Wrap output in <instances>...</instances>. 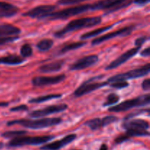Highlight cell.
Instances as JSON below:
<instances>
[{
  "mask_svg": "<svg viewBox=\"0 0 150 150\" xmlns=\"http://www.w3.org/2000/svg\"><path fill=\"white\" fill-rule=\"evenodd\" d=\"M102 21V18L100 16H95V17L82 18L76 19L70 21L65 27L63 28L61 30L55 32L54 35L56 38H62L67 33L72 32L80 30V29H85V28L92 27L100 24Z\"/></svg>",
  "mask_w": 150,
  "mask_h": 150,
  "instance_id": "1",
  "label": "cell"
},
{
  "mask_svg": "<svg viewBox=\"0 0 150 150\" xmlns=\"http://www.w3.org/2000/svg\"><path fill=\"white\" fill-rule=\"evenodd\" d=\"M62 122V119L59 117L54 118H43L37 120H17L10 121L7 122V125L12 126L15 125H18L23 127L29 129H38L47 128V127H52V126L59 125Z\"/></svg>",
  "mask_w": 150,
  "mask_h": 150,
  "instance_id": "2",
  "label": "cell"
},
{
  "mask_svg": "<svg viewBox=\"0 0 150 150\" xmlns=\"http://www.w3.org/2000/svg\"><path fill=\"white\" fill-rule=\"evenodd\" d=\"M54 139L53 136H19L14 138L8 142L7 146L8 147H20L23 146H29V145H37L43 144L47 143L51 140Z\"/></svg>",
  "mask_w": 150,
  "mask_h": 150,
  "instance_id": "3",
  "label": "cell"
},
{
  "mask_svg": "<svg viewBox=\"0 0 150 150\" xmlns=\"http://www.w3.org/2000/svg\"><path fill=\"white\" fill-rule=\"evenodd\" d=\"M89 10H92V4H82V5L69 7L67 9L60 10V11H54L48 14L45 18H48L49 20H59V19L64 20V19H67L73 17V16L81 14L85 12L89 11Z\"/></svg>",
  "mask_w": 150,
  "mask_h": 150,
  "instance_id": "4",
  "label": "cell"
},
{
  "mask_svg": "<svg viewBox=\"0 0 150 150\" xmlns=\"http://www.w3.org/2000/svg\"><path fill=\"white\" fill-rule=\"evenodd\" d=\"M150 102V96L149 94L142 95L134 99L127 100L124 101L120 104L115 105L114 106L108 108V111L110 112H122V111H125L127 110H130L133 108L140 106H144L148 105Z\"/></svg>",
  "mask_w": 150,
  "mask_h": 150,
  "instance_id": "5",
  "label": "cell"
},
{
  "mask_svg": "<svg viewBox=\"0 0 150 150\" xmlns=\"http://www.w3.org/2000/svg\"><path fill=\"white\" fill-rule=\"evenodd\" d=\"M150 71V65L149 63H147L145 65L142 66V67H139V68L134 69V70H130L126 73H121V74H118L117 76H114L111 77L110 79H108L107 83H112L114 81H127L129 79H139V78H142L143 76H146L149 74Z\"/></svg>",
  "mask_w": 150,
  "mask_h": 150,
  "instance_id": "6",
  "label": "cell"
},
{
  "mask_svg": "<svg viewBox=\"0 0 150 150\" xmlns=\"http://www.w3.org/2000/svg\"><path fill=\"white\" fill-rule=\"evenodd\" d=\"M130 4L127 0H100L92 4V10H108V13H110L127 7Z\"/></svg>",
  "mask_w": 150,
  "mask_h": 150,
  "instance_id": "7",
  "label": "cell"
},
{
  "mask_svg": "<svg viewBox=\"0 0 150 150\" xmlns=\"http://www.w3.org/2000/svg\"><path fill=\"white\" fill-rule=\"evenodd\" d=\"M56 9H57L56 5H51V4L40 5L31 9L26 13H23V16L33 18H45L48 14L54 12Z\"/></svg>",
  "mask_w": 150,
  "mask_h": 150,
  "instance_id": "8",
  "label": "cell"
},
{
  "mask_svg": "<svg viewBox=\"0 0 150 150\" xmlns=\"http://www.w3.org/2000/svg\"><path fill=\"white\" fill-rule=\"evenodd\" d=\"M133 29H134L133 26H127V27H124L122 29L115 31V32L105 34V35H103V36L100 37V38L93 40L92 42V45H97L98 44H100L102 42H105V41L113 39L114 38H117V37H125L127 36V35H130L131 34V32H133Z\"/></svg>",
  "mask_w": 150,
  "mask_h": 150,
  "instance_id": "9",
  "label": "cell"
},
{
  "mask_svg": "<svg viewBox=\"0 0 150 150\" xmlns=\"http://www.w3.org/2000/svg\"><path fill=\"white\" fill-rule=\"evenodd\" d=\"M67 108V105L66 104H58V105H53L51 106H48L46 108L42 109L35 110L29 114V116L32 118H40L43 117L45 116L50 115V114H57L64 111Z\"/></svg>",
  "mask_w": 150,
  "mask_h": 150,
  "instance_id": "10",
  "label": "cell"
},
{
  "mask_svg": "<svg viewBox=\"0 0 150 150\" xmlns=\"http://www.w3.org/2000/svg\"><path fill=\"white\" fill-rule=\"evenodd\" d=\"M107 84H108L107 82H100V83L99 82H92L90 79L79 86L74 92V95L76 97L83 96L86 94L94 92L97 89L104 87Z\"/></svg>",
  "mask_w": 150,
  "mask_h": 150,
  "instance_id": "11",
  "label": "cell"
},
{
  "mask_svg": "<svg viewBox=\"0 0 150 150\" xmlns=\"http://www.w3.org/2000/svg\"><path fill=\"white\" fill-rule=\"evenodd\" d=\"M64 74L58 75L55 76H38L32 80V83L35 86H50L61 83L65 79Z\"/></svg>",
  "mask_w": 150,
  "mask_h": 150,
  "instance_id": "12",
  "label": "cell"
},
{
  "mask_svg": "<svg viewBox=\"0 0 150 150\" xmlns=\"http://www.w3.org/2000/svg\"><path fill=\"white\" fill-rule=\"evenodd\" d=\"M140 48H139V47H136V48H131V49L128 50L127 51L125 52L124 54H122L121 56H120L118 58L116 59L115 60H114L112 62L110 63V64L106 67L105 70H113V69H115L117 68V67H120V65H122V64H123L124 63H125L126 62L130 60L132 57H133L135 55H136L137 53L139 52Z\"/></svg>",
  "mask_w": 150,
  "mask_h": 150,
  "instance_id": "13",
  "label": "cell"
},
{
  "mask_svg": "<svg viewBox=\"0 0 150 150\" xmlns=\"http://www.w3.org/2000/svg\"><path fill=\"white\" fill-rule=\"evenodd\" d=\"M99 60L97 55H89L80 59L70 66V70H81L96 64Z\"/></svg>",
  "mask_w": 150,
  "mask_h": 150,
  "instance_id": "14",
  "label": "cell"
},
{
  "mask_svg": "<svg viewBox=\"0 0 150 150\" xmlns=\"http://www.w3.org/2000/svg\"><path fill=\"white\" fill-rule=\"evenodd\" d=\"M76 139V134H70L66 136L63 139H60V140L57 141V142H52V143L48 144L44 146H41V150H59L62 148L64 147L67 146V144L73 142L75 139Z\"/></svg>",
  "mask_w": 150,
  "mask_h": 150,
  "instance_id": "15",
  "label": "cell"
},
{
  "mask_svg": "<svg viewBox=\"0 0 150 150\" xmlns=\"http://www.w3.org/2000/svg\"><path fill=\"white\" fill-rule=\"evenodd\" d=\"M123 127L125 130H147L149 127V122L144 120L136 119V120H127L123 123Z\"/></svg>",
  "mask_w": 150,
  "mask_h": 150,
  "instance_id": "16",
  "label": "cell"
},
{
  "mask_svg": "<svg viewBox=\"0 0 150 150\" xmlns=\"http://www.w3.org/2000/svg\"><path fill=\"white\" fill-rule=\"evenodd\" d=\"M18 10V8L13 4L0 1V18L13 17L17 14Z\"/></svg>",
  "mask_w": 150,
  "mask_h": 150,
  "instance_id": "17",
  "label": "cell"
},
{
  "mask_svg": "<svg viewBox=\"0 0 150 150\" xmlns=\"http://www.w3.org/2000/svg\"><path fill=\"white\" fill-rule=\"evenodd\" d=\"M21 33V29L9 23L0 24V38L16 36Z\"/></svg>",
  "mask_w": 150,
  "mask_h": 150,
  "instance_id": "18",
  "label": "cell"
},
{
  "mask_svg": "<svg viewBox=\"0 0 150 150\" xmlns=\"http://www.w3.org/2000/svg\"><path fill=\"white\" fill-rule=\"evenodd\" d=\"M62 61H57L54 62L48 63V64H43L39 68V71L43 73H54V72L59 71L63 66Z\"/></svg>",
  "mask_w": 150,
  "mask_h": 150,
  "instance_id": "19",
  "label": "cell"
},
{
  "mask_svg": "<svg viewBox=\"0 0 150 150\" xmlns=\"http://www.w3.org/2000/svg\"><path fill=\"white\" fill-rule=\"evenodd\" d=\"M25 59L22 57L16 55H10L7 57H0V64L7 65H17L24 62Z\"/></svg>",
  "mask_w": 150,
  "mask_h": 150,
  "instance_id": "20",
  "label": "cell"
},
{
  "mask_svg": "<svg viewBox=\"0 0 150 150\" xmlns=\"http://www.w3.org/2000/svg\"><path fill=\"white\" fill-rule=\"evenodd\" d=\"M113 26H114V25L104 26V27H102V28H98V29H95V30H92L91 31V32H86V33L83 34V35H82L81 36L80 38L81 40H84L89 39V38H95V37L98 36V35H100V34L103 33V32L111 29Z\"/></svg>",
  "mask_w": 150,
  "mask_h": 150,
  "instance_id": "21",
  "label": "cell"
},
{
  "mask_svg": "<svg viewBox=\"0 0 150 150\" xmlns=\"http://www.w3.org/2000/svg\"><path fill=\"white\" fill-rule=\"evenodd\" d=\"M62 97L61 94H51V95H44V96L38 97V98H32L29 101L30 103H41L47 102V101L51 100L58 99Z\"/></svg>",
  "mask_w": 150,
  "mask_h": 150,
  "instance_id": "22",
  "label": "cell"
},
{
  "mask_svg": "<svg viewBox=\"0 0 150 150\" xmlns=\"http://www.w3.org/2000/svg\"><path fill=\"white\" fill-rule=\"evenodd\" d=\"M54 45V41L51 39H42L37 45V48L40 51H47L51 49Z\"/></svg>",
  "mask_w": 150,
  "mask_h": 150,
  "instance_id": "23",
  "label": "cell"
},
{
  "mask_svg": "<svg viewBox=\"0 0 150 150\" xmlns=\"http://www.w3.org/2000/svg\"><path fill=\"white\" fill-rule=\"evenodd\" d=\"M86 42H76L68 44V45L64 46L61 50H60V53H61V54H64V53L69 52V51H70L79 49V48L84 46V45H86Z\"/></svg>",
  "mask_w": 150,
  "mask_h": 150,
  "instance_id": "24",
  "label": "cell"
},
{
  "mask_svg": "<svg viewBox=\"0 0 150 150\" xmlns=\"http://www.w3.org/2000/svg\"><path fill=\"white\" fill-rule=\"evenodd\" d=\"M125 134L130 137H142V136H149V133L146 130H126Z\"/></svg>",
  "mask_w": 150,
  "mask_h": 150,
  "instance_id": "25",
  "label": "cell"
},
{
  "mask_svg": "<svg viewBox=\"0 0 150 150\" xmlns=\"http://www.w3.org/2000/svg\"><path fill=\"white\" fill-rule=\"evenodd\" d=\"M85 125L88 126L92 130H97L102 127V120L100 118H95L86 122Z\"/></svg>",
  "mask_w": 150,
  "mask_h": 150,
  "instance_id": "26",
  "label": "cell"
},
{
  "mask_svg": "<svg viewBox=\"0 0 150 150\" xmlns=\"http://www.w3.org/2000/svg\"><path fill=\"white\" fill-rule=\"evenodd\" d=\"M26 133H27L26 131H23V130H14V131L5 132L1 136L2 137L7 138V139H14V138L19 137V136H24Z\"/></svg>",
  "mask_w": 150,
  "mask_h": 150,
  "instance_id": "27",
  "label": "cell"
},
{
  "mask_svg": "<svg viewBox=\"0 0 150 150\" xmlns=\"http://www.w3.org/2000/svg\"><path fill=\"white\" fill-rule=\"evenodd\" d=\"M20 54L21 57H24V58L31 57L33 54V51H32L31 45L29 44H24V45H22L20 49Z\"/></svg>",
  "mask_w": 150,
  "mask_h": 150,
  "instance_id": "28",
  "label": "cell"
},
{
  "mask_svg": "<svg viewBox=\"0 0 150 150\" xmlns=\"http://www.w3.org/2000/svg\"><path fill=\"white\" fill-rule=\"evenodd\" d=\"M119 101H120V97L117 94H110L108 98H106V101L104 103L103 105L104 106H108V105H114V104H117Z\"/></svg>",
  "mask_w": 150,
  "mask_h": 150,
  "instance_id": "29",
  "label": "cell"
},
{
  "mask_svg": "<svg viewBox=\"0 0 150 150\" xmlns=\"http://www.w3.org/2000/svg\"><path fill=\"white\" fill-rule=\"evenodd\" d=\"M102 120V127H105L107 125L116 122L118 120V118L115 116H106L104 118L101 119Z\"/></svg>",
  "mask_w": 150,
  "mask_h": 150,
  "instance_id": "30",
  "label": "cell"
},
{
  "mask_svg": "<svg viewBox=\"0 0 150 150\" xmlns=\"http://www.w3.org/2000/svg\"><path fill=\"white\" fill-rule=\"evenodd\" d=\"M111 87L115 88V89H121L127 87L129 86V83L126 81H114L111 83L110 84Z\"/></svg>",
  "mask_w": 150,
  "mask_h": 150,
  "instance_id": "31",
  "label": "cell"
},
{
  "mask_svg": "<svg viewBox=\"0 0 150 150\" xmlns=\"http://www.w3.org/2000/svg\"><path fill=\"white\" fill-rule=\"evenodd\" d=\"M86 1H89V0H59L58 4L61 5H72V4H77Z\"/></svg>",
  "mask_w": 150,
  "mask_h": 150,
  "instance_id": "32",
  "label": "cell"
},
{
  "mask_svg": "<svg viewBox=\"0 0 150 150\" xmlns=\"http://www.w3.org/2000/svg\"><path fill=\"white\" fill-rule=\"evenodd\" d=\"M18 39V37L13 36V37H6V38H0V45H4V44L8 43V42H13Z\"/></svg>",
  "mask_w": 150,
  "mask_h": 150,
  "instance_id": "33",
  "label": "cell"
},
{
  "mask_svg": "<svg viewBox=\"0 0 150 150\" xmlns=\"http://www.w3.org/2000/svg\"><path fill=\"white\" fill-rule=\"evenodd\" d=\"M129 139H130V138H129L128 136H127V135L125 133V134L121 135V136H120L119 137H117V139H115V142H116V144H122V143H123V142H126V141L128 140Z\"/></svg>",
  "mask_w": 150,
  "mask_h": 150,
  "instance_id": "34",
  "label": "cell"
},
{
  "mask_svg": "<svg viewBox=\"0 0 150 150\" xmlns=\"http://www.w3.org/2000/svg\"><path fill=\"white\" fill-rule=\"evenodd\" d=\"M146 39H147L146 37H142V38H138V39H136V42H135V45H136V47H139V48H141V47L142 46V45L146 42Z\"/></svg>",
  "mask_w": 150,
  "mask_h": 150,
  "instance_id": "35",
  "label": "cell"
},
{
  "mask_svg": "<svg viewBox=\"0 0 150 150\" xmlns=\"http://www.w3.org/2000/svg\"><path fill=\"white\" fill-rule=\"evenodd\" d=\"M28 110V106L26 105H18V106L13 107L10 109L11 111H27Z\"/></svg>",
  "mask_w": 150,
  "mask_h": 150,
  "instance_id": "36",
  "label": "cell"
},
{
  "mask_svg": "<svg viewBox=\"0 0 150 150\" xmlns=\"http://www.w3.org/2000/svg\"><path fill=\"white\" fill-rule=\"evenodd\" d=\"M142 89L145 91H149L150 89V80L149 79H146L142 83Z\"/></svg>",
  "mask_w": 150,
  "mask_h": 150,
  "instance_id": "37",
  "label": "cell"
},
{
  "mask_svg": "<svg viewBox=\"0 0 150 150\" xmlns=\"http://www.w3.org/2000/svg\"><path fill=\"white\" fill-rule=\"evenodd\" d=\"M149 55H150V49L149 47L145 48V49L143 51H142V53H141V56H142V57H149Z\"/></svg>",
  "mask_w": 150,
  "mask_h": 150,
  "instance_id": "38",
  "label": "cell"
},
{
  "mask_svg": "<svg viewBox=\"0 0 150 150\" xmlns=\"http://www.w3.org/2000/svg\"><path fill=\"white\" fill-rule=\"evenodd\" d=\"M149 2V0H134V3L139 5H145Z\"/></svg>",
  "mask_w": 150,
  "mask_h": 150,
  "instance_id": "39",
  "label": "cell"
},
{
  "mask_svg": "<svg viewBox=\"0 0 150 150\" xmlns=\"http://www.w3.org/2000/svg\"><path fill=\"white\" fill-rule=\"evenodd\" d=\"M99 150H108V146H107L106 144H103L101 145V146L100 147Z\"/></svg>",
  "mask_w": 150,
  "mask_h": 150,
  "instance_id": "40",
  "label": "cell"
},
{
  "mask_svg": "<svg viewBox=\"0 0 150 150\" xmlns=\"http://www.w3.org/2000/svg\"><path fill=\"white\" fill-rule=\"evenodd\" d=\"M8 105L7 103H4V102H0V107H6Z\"/></svg>",
  "mask_w": 150,
  "mask_h": 150,
  "instance_id": "41",
  "label": "cell"
},
{
  "mask_svg": "<svg viewBox=\"0 0 150 150\" xmlns=\"http://www.w3.org/2000/svg\"><path fill=\"white\" fill-rule=\"evenodd\" d=\"M3 146H4V144H3L2 142H0V149H2Z\"/></svg>",
  "mask_w": 150,
  "mask_h": 150,
  "instance_id": "42",
  "label": "cell"
}]
</instances>
